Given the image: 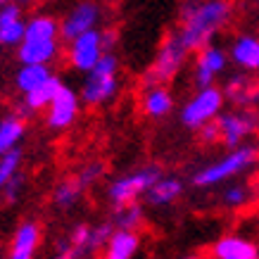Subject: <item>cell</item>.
<instances>
[{"instance_id": "cell-30", "label": "cell", "mask_w": 259, "mask_h": 259, "mask_svg": "<svg viewBox=\"0 0 259 259\" xmlns=\"http://www.w3.org/2000/svg\"><path fill=\"white\" fill-rule=\"evenodd\" d=\"M22 190H24V174H17L15 179L0 190V197H3V202L5 204H15L17 200L22 197Z\"/></svg>"}, {"instance_id": "cell-27", "label": "cell", "mask_w": 259, "mask_h": 259, "mask_svg": "<svg viewBox=\"0 0 259 259\" xmlns=\"http://www.w3.org/2000/svg\"><path fill=\"white\" fill-rule=\"evenodd\" d=\"M17 174H22V150H10L0 155V190L15 179Z\"/></svg>"}, {"instance_id": "cell-12", "label": "cell", "mask_w": 259, "mask_h": 259, "mask_svg": "<svg viewBox=\"0 0 259 259\" xmlns=\"http://www.w3.org/2000/svg\"><path fill=\"white\" fill-rule=\"evenodd\" d=\"M26 19L22 17V10L15 3H0V46L15 48L24 40Z\"/></svg>"}, {"instance_id": "cell-28", "label": "cell", "mask_w": 259, "mask_h": 259, "mask_svg": "<svg viewBox=\"0 0 259 259\" xmlns=\"http://www.w3.org/2000/svg\"><path fill=\"white\" fill-rule=\"evenodd\" d=\"M250 197H252V193L245 183L228 186V188L224 190V207H228V209H240V207H245V204L250 202Z\"/></svg>"}, {"instance_id": "cell-21", "label": "cell", "mask_w": 259, "mask_h": 259, "mask_svg": "<svg viewBox=\"0 0 259 259\" xmlns=\"http://www.w3.org/2000/svg\"><path fill=\"white\" fill-rule=\"evenodd\" d=\"M55 74L50 69V64H22L15 76L17 88L22 91V95L33 93L36 88H40L48 79H53Z\"/></svg>"}, {"instance_id": "cell-6", "label": "cell", "mask_w": 259, "mask_h": 259, "mask_svg": "<svg viewBox=\"0 0 259 259\" xmlns=\"http://www.w3.org/2000/svg\"><path fill=\"white\" fill-rule=\"evenodd\" d=\"M188 57V48L181 43L179 33H169L157 48V55L152 60V67L145 74V86H155V83H166L171 81L186 64Z\"/></svg>"}, {"instance_id": "cell-15", "label": "cell", "mask_w": 259, "mask_h": 259, "mask_svg": "<svg viewBox=\"0 0 259 259\" xmlns=\"http://www.w3.org/2000/svg\"><path fill=\"white\" fill-rule=\"evenodd\" d=\"M228 57L243 71H259V36L240 33L228 50Z\"/></svg>"}, {"instance_id": "cell-16", "label": "cell", "mask_w": 259, "mask_h": 259, "mask_svg": "<svg viewBox=\"0 0 259 259\" xmlns=\"http://www.w3.org/2000/svg\"><path fill=\"white\" fill-rule=\"evenodd\" d=\"M141 110L150 119H164L174 110V98L166 91L164 83H155V86H145L141 98Z\"/></svg>"}, {"instance_id": "cell-13", "label": "cell", "mask_w": 259, "mask_h": 259, "mask_svg": "<svg viewBox=\"0 0 259 259\" xmlns=\"http://www.w3.org/2000/svg\"><path fill=\"white\" fill-rule=\"evenodd\" d=\"M40 245V226L36 221H22L17 226L8 259H33Z\"/></svg>"}, {"instance_id": "cell-20", "label": "cell", "mask_w": 259, "mask_h": 259, "mask_svg": "<svg viewBox=\"0 0 259 259\" xmlns=\"http://www.w3.org/2000/svg\"><path fill=\"white\" fill-rule=\"evenodd\" d=\"M183 195V181L176 176H162V179L145 193V204L150 207H169Z\"/></svg>"}, {"instance_id": "cell-4", "label": "cell", "mask_w": 259, "mask_h": 259, "mask_svg": "<svg viewBox=\"0 0 259 259\" xmlns=\"http://www.w3.org/2000/svg\"><path fill=\"white\" fill-rule=\"evenodd\" d=\"M162 176H164V174H162V169H159L157 164H145L131 174H124V176L110 181V186H107V200H110V204H114L117 209L119 207H126V204H134V202H138L141 197H145V193H148Z\"/></svg>"}, {"instance_id": "cell-7", "label": "cell", "mask_w": 259, "mask_h": 259, "mask_svg": "<svg viewBox=\"0 0 259 259\" xmlns=\"http://www.w3.org/2000/svg\"><path fill=\"white\" fill-rule=\"evenodd\" d=\"M221 131V143L226 148H240L252 134L259 128V114L254 110H238V112H221L217 117Z\"/></svg>"}, {"instance_id": "cell-5", "label": "cell", "mask_w": 259, "mask_h": 259, "mask_svg": "<svg viewBox=\"0 0 259 259\" xmlns=\"http://www.w3.org/2000/svg\"><path fill=\"white\" fill-rule=\"evenodd\" d=\"M226 95L217 86L197 88V93L190 98L181 110V124L190 131H200L204 124H209L221 114Z\"/></svg>"}, {"instance_id": "cell-8", "label": "cell", "mask_w": 259, "mask_h": 259, "mask_svg": "<svg viewBox=\"0 0 259 259\" xmlns=\"http://www.w3.org/2000/svg\"><path fill=\"white\" fill-rule=\"evenodd\" d=\"M67 60L76 71H88L93 69L95 64L100 62V57L107 53L102 46V31L93 29V31L81 33L79 38H74L71 43H67Z\"/></svg>"}, {"instance_id": "cell-18", "label": "cell", "mask_w": 259, "mask_h": 259, "mask_svg": "<svg viewBox=\"0 0 259 259\" xmlns=\"http://www.w3.org/2000/svg\"><path fill=\"white\" fill-rule=\"evenodd\" d=\"M224 95H226V100L238 105L240 110H252V107L259 102V86L252 83V81L247 79V76H243V74H236V76H231V79L226 81Z\"/></svg>"}, {"instance_id": "cell-19", "label": "cell", "mask_w": 259, "mask_h": 259, "mask_svg": "<svg viewBox=\"0 0 259 259\" xmlns=\"http://www.w3.org/2000/svg\"><path fill=\"white\" fill-rule=\"evenodd\" d=\"M141 247V238L136 231L114 228L107 245H105V259H134Z\"/></svg>"}, {"instance_id": "cell-24", "label": "cell", "mask_w": 259, "mask_h": 259, "mask_svg": "<svg viewBox=\"0 0 259 259\" xmlns=\"http://www.w3.org/2000/svg\"><path fill=\"white\" fill-rule=\"evenodd\" d=\"M64 83L57 76H53V79H48L46 83L40 88H36L33 93L24 95V112H40V110H48V105L55 100L57 91L62 88Z\"/></svg>"}, {"instance_id": "cell-26", "label": "cell", "mask_w": 259, "mask_h": 259, "mask_svg": "<svg viewBox=\"0 0 259 259\" xmlns=\"http://www.w3.org/2000/svg\"><path fill=\"white\" fill-rule=\"evenodd\" d=\"M112 224L117 228H126V231H138L145 224V209H143V204L134 202V204H126V207H119Z\"/></svg>"}, {"instance_id": "cell-1", "label": "cell", "mask_w": 259, "mask_h": 259, "mask_svg": "<svg viewBox=\"0 0 259 259\" xmlns=\"http://www.w3.org/2000/svg\"><path fill=\"white\" fill-rule=\"evenodd\" d=\"M233 5L231 0H186L181 8L179 38L188 53H200L212 46V38L231 22Z\"/></svg>"}, {"instance_id": "cell-33", "label": "cell", "mask_w": 259, "mask_h": 259, "mask_svg": "<svg viewBox=\"0 0 259 259\" xmlns=\"http://www.w3.org/2000/svg\"><path fill=\"white\" fill-rule=\"evenodd\" d=\"M0 3H19V5H26V3H31V0H0Z\"/></svg>"}, {"instance_id": "cell-32", "label": "cell", "mask_w": 259, "mask_h": 259, "mask_svg": "<svg viewBox=\"0 0 259 259\" xmlns=\"http://www.w3.org/2000/svg\"><path fill=\"white\" fill-rule=\"evenodd\" d=\"M102 46H105V50H107V53H112V48L117 46V33L112 31V29L102 31Z\"/></svg>"}, {"instance_id": "cell-3", "label": "cell", "mask_w": 259, "mask_h": 259, "mask_svg": "<svg viewBox=\"0 0 259 259\" xmlns=\"http://www.w3.org/2000/svg\"><path fill=\"white\" fill-rule=\"evenodd\" d=\"M119 91V60L112 53H105L100 62L86 74L81 86V102L88 107H100L110 102Z\"/></svg>"}, {"instance_id": "cell-9", "label": "cell", "mask_w": 259, "mask_h": 259, "mask_svg": "<svg viewBox=\"0 0 259 259\" xmlns=\"http://www.w3.org/2000/svg\"><path fill=\"white\" fill-rule=\"evenodd\" d=\"M81 110V93H76L74 88L62 86L57 91L55 100L48 105L46 110V126L53 131H67Z\"/></svg>"}, {"instance_id": "cell-31", "label": "cell", "mask_w": 259, "mask_h": 259, "mask_svg": "<svg viewBox=\"0 0 259 259\" xmlns=\"http://www.w3.org/2000/svg\"><path fill=\"white\" fill-rule=\"evenodd\" d=\"M197 134H200V143H204V145H214V143L221 141V131H219L217 119H214V121H209V124H204Z\"/></svg>"}, {"instance_id": "cell-34", "label": "cell", "mask_w": 259, "mask_h": 259, "mask_svg": "<svg viewBox=\"0 0 259 259\" xmlns=\"http://www.w3.org/2000/svg\"><path fill=\"white\" fill-rule=\"evenodd\" d=\"M186 259H202V257H186Z\"/></svg>"}, {"instance_id": "cell-14", "label": "cell", "mask_w": 259, "mask_h": 259, "mask_svg": "<svg viewBox=\"0 0 259 259\" xmlns=\"http://www.w3.org/2000/svg\"><path fill=\"white\" fill-rule=\"evenodd\" d=\"M214 259H259V247L250 238L243 236H221L212 247Z\"/></svg>"}, {"instance_id": "cell-22", "label": "cell", "mask_w": 259, "mask_h": 259, "mask_svg": "<svg viewBox=\"0 0 259 259\" xmlns=\"http://www.w3.org/2000/svg\"><path fill=\"white\" fill-rule=\"evenodd\" d=\"M60 22L50 15H33L26 19L24 40H60Z\"/></svg>"}, {"instance_id": "cell-11", "label": "cell", "mask_w": 259, "mask_h": 259, "mask_svg": "<svg viewBox=\"0 0 259 259\" xmlns=\"http://www.w3.org/2000/svg\"><path fill=\"white\" fill-rule=\"evenodd\" d=\"M228 55L226 50H221L219 46H207L197 53L195 60V71H193V79H195L197 88H207L214 86V79L219 76L221 71L226 69Z\"/></svg>"}, {"instance_id": "cell-23", "label": "cell", "mask_w": 259, "mask_h": 259, "mask_svg": "<svg viewBox=\"0 0 259 259\" xmlns=\"http://www.w3.org/2000/svg\"><path fill=\"white\" fill-rule=\"evenodd\" d=\"M24 134H26V124L19 114H10V117L0 119V155L19 148Z\"/></svg>"}, {"instance_id": "cell-17", "label": "cell", "mask_w": 259, "mask_h": 259, "mask_svg": "<svg viewBox=\"0 0 259 259\" xmlns=\"http://www.w3.org/2000/svg\"><path fill=\"white\" fill-rule=\"evenodd\" d=\"M60 53V40H22L17 57L22 64H50Z\"/></svg>"}, {"instance_id": "cell-10", "label": "cell", "mask_w": 259, "mask_h": 259, "mask_svg": "<svg viewBox=\"0 0 259 259\" xmlns=\"http://www.w3.org/2000/svg\"><path fill=\"white\" fill-rule=\"evenodd\" d=\"M98 22H100V8L91 0H81L60 22V36H62L64 43H71L74 38H79L81 33L93 31Z\"/></svg>"}, {"instance_id": "cell-25", "label": "cell", "mask_w": 259, "mask_h": 259, "mask_svg": "<svg viewBox=\"0 0 259 259\" xmlns=\"http://www.w3.org/2000/svg\"><path fill=\"white\" fill-rule=\"evenodd\" d=\"M81 195H83V186L79 183V179L76 176H67L53 190V204L57 209H71L81 200Z\"/></svg>"}, {"instance_id": "cell-29", "label": "cell", "mask_w": 259, "mask_h": 259, "mask_svg": "<svg viewBox=\"0 0 259 259\" xmlns=\"http://www.w3.org/2000/svg\"><path fill=\"white\" fill-rule=\"evenodd\" d=\"M105 171H107V169H105L102 162H91V164H86L76 174V179H79V183L83 186V190H86V188H91V186H95V183H100V181L105 179Z\"/></svg>"}, {"instance_id": "cell-2", "label": "cell", "mask_w": 259, "mask_h": 259, "mask_svg": "<svg viewBox=\"0 0 259 259\" xmlns=\"http://www.w3.org/2000/svg\"><path fill=\"white\" fill-rule=\"evenodd\" d=\"M257 162H259L257 145H240V148L228 150L221 159H217L212 164L202 166L200 171H195L193 179H190V183H193L195 188H214V186H219L224 181L247 171V169L254 166Z\"/></svg>"}]
</instances>
